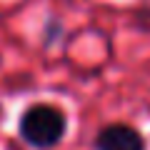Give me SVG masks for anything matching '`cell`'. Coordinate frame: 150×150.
Returning a JSON list of instances; mask_svg holds the SVG:
<instances>
[{
  "label": "cell",
  "mask_w": 150,
  "mask_h": 150,
  "mask_svg": "<svg viewBox=\"0 0 150 150\" xmlns=\"http://www.w3.org/2000/svg\"><path fill=\"white\" fill-rule=\"evenodd\" d=\"M68 133V115L53 103H33L18 120V135L35 150H50L63 143Z\"/></svg>",
  "instance_id": "cell-1"
},
{
  "label": "cell",
  "mask_w": 150,
  "mask_h": 150,
  "mask_svg": "<svg viewBox=\"0 0 150 150\" xmlns=\"http://www.w3.org/2000/svg\"><path fill=\"white\" fill-rule=\"evenodd\" d=\"M93 148L95 150H145L143 133L138 128L128 123H108L98 130L95 140H93Z\"/></svg>",
  "instance_id": "cell-2"
}]
</instances>
